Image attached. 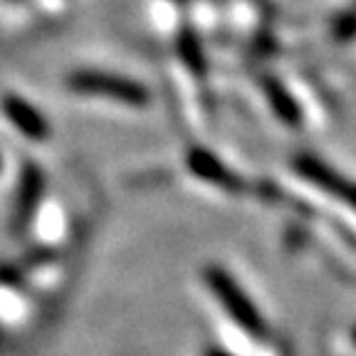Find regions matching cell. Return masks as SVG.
<instances>
[{
	"label": "cell",
	"mask_w": 356,
	"mask_h": 356,
	"mask_svg": "<svg viewBox=\"0 0 356 356\" xmlns=\"http://www.w3.org/2000/svg\"><path fill=\"white\" fill-rule=\"evenodd\" d=\"M176 50H178V55H181V60H184V65L188 67L195 77H200V79L206 77L208 62H206V55H203V44H200V38L193 33V30L184 28L181 33H178Z\"/></svg>",
	"instance_id": "52a82bcc"
},
{
	"label": "cell",
	"mask_w": 356,
	"mask_h": 356,
	"mask_svg": "<svg viewBox=\"0 0 356 356\" xmlns=\"http://www.w3.org/2000/svg\"><path fill=\"white\" fill-rule=\"evenodd\" d=\"M188 168L198 178H203V181H208V184H213V186H220V188H225V191H240L243 188V184L238 181V176H233V173H230L228 168L222 166L216 156L206 149H191L188 151Z\"/></svg>",
	"instance_id": "5b68a950"
},
{
	"label": "cell",
	"mask_w": 356,
	"mask_h": 356,
	"mask_svg": "<svg viewBox=\"0 0 356 356\" xmlns=\"http://www.w3.org/2000/svg\"><path fill=\"white\" fill-rule=\"evenodd\" d=\"M0 168H3V156H0Z\"/></svg>",
	"instance_id": "8fae6325"
},
{
	"label": "cell",
	"mask_w": 356,
	"mask_h": 356,
	"mask_svg": "<svg viewBox=\"0 0 356 356\" xmlns=\"http://www.w3.org/2000/svg\"><path fill=\"white\" fill-rule=\"evenodd\" d=\"M44 191V176L33 161H25L20 171V184H17V198H15V213H13V220H15V228H25L30 220H33L35 211L40 206V198H42Z\"/></svg>",
	"instance_id": "3957f363"
},
{
	"label": "cell",
	"mask_w": 356,
	"mask_h": 356,
	"mask_svg": "<svg viewBox=\"0 0 356 356\" xmlns=\"http://www.w3.org/2000/svg\"><path fill=\"white\" fill-rule=\"evenodd\" d=\"M176 3H186V0H176Z\"/></svg>",
	"instance_id": "7c38bea8"
},
{
	"label": "cell",
	"mask_w": 356,
	"mask_h": 356,
	"mask_svg": "<svg viewBox=\"0 0 356 356\" xmlns=\"http://www.w3.org/2000/svg\"><path fill=\"white\" fill-rule=\"evenodd\" d=\"M262 89H265V95H267V99H270V106H273L275 114H277L284 124H289V127H300L302 109L295 97L289 95V89L284 87L280 79L270 77V74L262 77Z\"/></svg>",
	"instance_id": "8992f818"
},
{
	"label": "cell",
	"mask_w": 356,
	"mask_h": 356,
	"mask_svg": "<svg viewBox=\"0 0 356 356\" xmlns=\"http://www.w3.org/2000/svg\"><path fill=\"white\" fill-rule=\"evenodd\" d=\"M3 111L6 117L10 119V124L17 129L20 134H25L30 141H44L47 134H50V127L44 122V117L35 109L33 104L22 99L17 95H6L3 97Z\"/></svg>",
	"instance_id": "277c9868"
},
{
	"label": "cell",
	"mask_w": 356,
	"mask_h": 356,
	"mask_svg": "<svg viewBox=\"0 0 356 356\" xmlns=\"http://www.w3.org/2000/svg\"><path fill=\"white\" fill-rule=\"evenodd\" d=\"M208 284L216 289V295L220 297V302L225 305V309L233 314L235 322L243 324L248 332H262V322L260 314L255 312V307L248 302V297L240 292V287L228 277V275L218 270V267H211L208 270Z\"/></svg>",
	"instance_id": "7a4b0ae2"
},
{
	"label": "cell",
	"mask_w": 356,
	"mask_h": 356,
	"mask_svg": "<svg viewBox=\"0 0 356 356\" xmlns=\"http://www.w3.org/2000/svg\"><path fill=\"white\" fill-rule=\"evenodd\" d=\"M334 195H339L341 200H346L351 208L356 211V186L349 184V181H344V176H341V181L337 184V191H334Z\"/></svg>",
	"instance_id": "30bf717a"
},
{
	"label": "cell",
	"mask_w": 356,
	"mask_h": 356,
	"mask_svg": "<svg viewBox=\"0 0 356 356\" xmlns=\"http://www.w3.org/2000/svg\"><path fill=\"white\" fill-rule=\"evenodd\" d=\"M334 38L339 42H351L356 38V8L341 13L339 20L334 22Z\"/></svg>",
	"instance_id": "9c48e42d"
},
{
	"label": "cell",
	"mask_w": 356,
	"mask_h": 356,
	"mask_svg": "<svg viewBox=\"0 0 356 356\" xmlns=\"http://www.w3.org/2000/svg\"><path fill=\"white\" fill-rule=\"evenodd\" d=\"M295 168L309 181V184L319 186V188L327 191V193H334V191H337V184L341 181L339 173L334 171L332 166H327L324 161L314 159V156H297Z\"/></svg>",
	"instance_id": "ba28073f"
},
{
	"label": "cell",
	"mask_w": 356,
	"mask_h": 356,
	"mask_svg": "<svg viewBox=\"0 0 356 356\" xmlns=\"http://www.w3.org/2000/svg\"><path fill=\"white\" fill-rule=\"evenodd\" d=\"M67 87L82 95H102L111 97V99L122 102L129 106H146L151 99L149 89L141 82H134L129 77H119V74L109 72H97V70H79L67 77Z\"/></svg>",
	"instance_id": "6da1fadb"
}]
</instances>
